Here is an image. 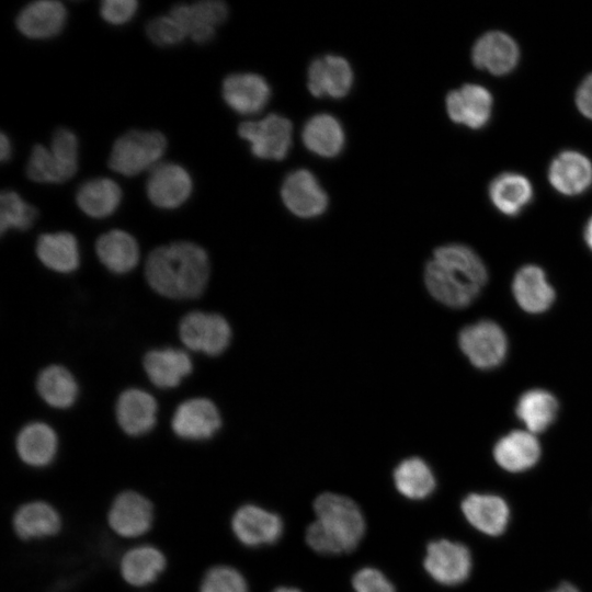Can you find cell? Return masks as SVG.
I'll use <instances>...</instances> for the list:
<instances>
[{
  "mask_svg": "<svg viewBox=\"0 0 592 592\" xmlns=\"http://www.w3.org/2000/svg\"><path fill=\"white\" fill-rule=\"evenodd\" d=\"M167 569L168 557L164 550L147 542L129 546L121 554L117 561V571L122 581L138 590L153 585Z\"/></svg>",
  "mask_w": 592,
  "mask_h": 592,
  "instance_id": "obj_10",
  "label": "cell"
},
{
  "mask_svg": "<svg viewBox=\"0 0 592 592\" xmlns=\"http://www.w3.org/2000/svg\"><path fill=\"white\" fill-rule=\"evenodd\" d=\"M228 5L220 0H201L193 3H178L171 14L183 27L186 36L196 44L213 39L216 29L228 18Z\"/></svg>",
  "mask_w": 592,
  "mask_h": 592,
  "instance_id": "obj_15",
  "label": "cell"
},
{
  "mask_svg": "<svg viewBox=\"0 0 592 592\" xmlns=\"http://www.w3.org/2000/svg\"><path fill=\"white\" fill-rule=\"evenodd\" d=\"M145 189L152 205L160 209H175L190 198L193 180L184 167L163 162L150 170Z\"/></svg>",
  "mask_w": 592,
  "mask_h": 592,
  "instance_id": "obj_13",
  "label": "cell"
},
{
  "mask_svg": "<svg viewBox=\"0 0 592 592\" xmlns=\"http://www.w3.org/2000/svg\"><path fill=\"white\" fill-rule=\"evenodd\" d=\"M179 335L187 349L216 356L228 348L231 329L219 314L192 311L182 318Z\"/></svg>",
  "mask_w": 592,
  "mask_h": 592,
  "instance_id": "obj_9",
  "label": "cell"
},
{
  "mask_svg": "<svg viewBox=\"0 0 592 592\" xmlns=\"http://www.w3.org/2000/svg\"><path fill=\"white\" fill-rule=\"evenodd\" d=\"M106 525L117 537L137 540L151 532L156 521V508L144 492L127 488L118 491L110 501Z\"/></svg>",
  "mask_w": 592,
  "mask_h": 592,
  "instance_id": "obj_5",
  "label": "cell"
},
{
  "mask_svg": "<svg viewBox=\"0 0 592 592\" xmlns=\"http://www.w3.org/2000/svg\"><path fill=\"white\" fill-rule=\"evenodd\" d=\"M38 210L25 202L18 192L2 191L0 194V232L4 235L10 229L27 230L35 223Z\"/></svg>",
  "mask_w": 592,
  "mask_h": 592,
  "instance_id": "obj_38",
  "label": "cell"
},
{
  "mask_svg": "<svg viewBox=\"0 0 592 592\" xmlns=\"http://www.w3.org/2000/svg\"><path fill=\"white\" fill-rule=\"evenodd\" d=\"M515 412L531 433H540L555 421L558 401L544 389H532L519 398Z\"/></svg>",
  "mask_w": 592,
  "mask_h": 592,
  "instance_id": "obj_36",
  "label": "cell"
},
{
  "mask_svg": "<svg viewBox=\"0 0 592 592\" xmlns=\"http://www.w3.org/2000/svg\"><path fill=\"white\" fill-rule=\"evenodd\" d=\"M394 482L399 493L410 500L429 498L436 488L434 473L420 457L401 460L394 470Z\"/></svg>",
  "mask_w": 592,
  "mask_h": 592,
  "instance_id": "obj_32",
  "label": "cell"
},
{
  "mask_svg": "<svg viewBox=\"0 0 592 592\" xmlns=\"http://www.w3.org/2000/svg\"><path fill=\"white\" fill-rule=\"evenodd\" d=\"M493 458L505 471L524 473L539 460L542 448L530 431L515 430L498 440L493 446Z\"/></svg>",
  "mask_w": 592,
  "mask_h": 592,
  "instance_id": "obj_24",
  "label": "cell"
},
{
  "mask_svg": "<svg viewBox=\"0 0 592 592\" xmlns=\"http://www.w3.org/2000/svg\"><path fill=\"white\" fill-rule=\"evenodd\" d=\"M67 9L56 0H38L26 4L15 18L18 31L30 39H49L61 33Z\"/></svg>",
  "mask_w": 592,
  "mask_h": 592,
  "instance_id": "obj_18",
  "label": "cell"
},
{
  "mask_svg": "<svg viewBox=\"0 0 592 592\" xmlns=\"http://www.w3.org/2000/svg\"><path fill=\"white\" fill-rule=\"evenodd\" d=\"M317 520L306 531L308 546L321 555H340L355 549L366 523L360 506L350 498L323 492L314 501Z\"/></svg>",
  "mask_w": 592,
  "mask_h": 592,
  "instance_id": "obj_3",
  "label": "cell"
},
{
  "mask_svg": "<svg viewBox=\"0 0 592 592\" xmlns=\"http://www.w3.org/2000/svg\"><path fill=\"white\" fill-rule=\"evenodd\" d=\"M167 146V138L159 130H129L114 141L109 168L122 175L135 177L155 168Z\"/></svg>",
  "mask_w": 592,
  "mask_h": 592,
  "instance_id": "obj_4",
  "label": "cell"
},
{
  "mask_svg": "<svg viewBox=\"0 0 592 592\" xmlns=\"http://www.w3.org/2000/svg\"><path fill=\"white\" fill-rule=\"evenodd\" d=\"M145 275L158 294L174 299L201 296L209 278L206 251L192 241H174L155 248L146 260Z\"/></svg>",
  "mask_w": 592,
  "mask_h": 592,
  "instance_id": "obj_1",
  "label": "cell"
},
{
  "mask_svg": "<svg viewBox=\"0 0 592 592\" xmlns=\"http://www.w3.org/2000/svg\"><path fill=\"white\" fill-rule=\"evenodd\" d=\"M550 592H580V591L571 582H562L554 591H550Z\"/></svg>",
  "mask_w": 592,
  "mask_h": 592,
  "instance_id": "obj_46",
  "label": "cell"
},
{
  "mask_svg": "<svg viewBox=\"0 0 592 592\" xmlns=\"http://www.w3.org/2000/svg\"><path fill=\"white\" fill-rule=\"evenodd\" d=\"M143 364L150 382L160 388L177 387L193 369L190 356L172 348L147 352Z\"/></svg>",
  "mask_w": 592,
  "mask_h": 592,
  "instance_id": "obj_28",
  "label": "cell"
},
{
  "mask_svg": "<svg viewBox=\"0 0 592 592\" xmlns=\"http://www.w3.org/2000/svg\"><path fill=\"white\" fill-rule=\"evenodd\" d=\"M446 110L451 119L473 129L485 126L492 111L490 92L478 84H465L446 96Z\"/></svg>",
  "mask_w": 592,
  "mask_h": 592,
  "instance_id": "obj_22",
  "label": "cell"
},
{
  "mask_svg": "<svg viewBox=\"0 0 592 592\" xmlns=\"http://www.w3.org/2000/svg\"><path fill=\"white\" fill-rule=\"evenodd\" d=\"M460 510L475 530L488 536L502 535L511 517L508 502L494 493H469L462 500Z\"/></svg>",
  "mask_w": 592,
  "mask_h": 592,
  "instance_id": "obj_16",
  "label": "cell"
},
{
  "mask_svg": "<svg viewBox=\"0 0 592 592\" xmlns=\"http://www.w3.org/2000/svg\"><path fill=\"white\" fill-rule=\"evenodd\" d=\"M423 567L439 584L455 587L470 576L473 557L466 545L441 538L428 544Z\"/></svg>",
  "mask_w": 592,
  "mask_h": 592,
  "instance_id": "obj_6",
  "label": "cell"
},
{
  "mask_svg": "<svg viewBox=\"0 0 592 592\" xmlns=\"http://www.w3.org/2000/svg\"><path fill=\"white\" fill-rule=\"evenodd\" d=\"M512 292L519 306L530 314L546 311L555 300L553 286L536 265H525L516 272Z\"/></svg>",
  "mask_w": 592,
  "mask_h": 592,
  "instance_id": "obj_26",
  "label": "cell"
},
{
  "mask_svg": "<svg viewBox=\"0 0 592 592\" xmlns=\"http://www.w3.org/2000/svg\"><path fill=\"white\" fill-rule=\"evenodd\" d=\"M11 527L14 535L22 542L46 540L61 533L64 516L50 501L30 499L14 509Z\"/></svg>",
  "mask_w": 592,
  "mask_h": 592,
  "instance_id": "obj_8",
  "label": "cell"
},
{
  "mask_svg": "<svg viewBox=\"0 0 592 592\" xmlns=\"http://www.w3.org/2000/svg\"><path fill=\"white\" fill-rule=\"evenodd\" d=\"M352 585L355 592H396L391 581L373 567L358 569L352 578Z\"/></svg>",
  "mask_w": 592,
  "mask_h": 592,
  "instance_id": "obj_42",
  "label": "cell"
},
{
  "mask_svg": "<svg viewBox=\"0 0 592 592\" xmlns=\"http://www.w3.org/2000/svg\"><path fill=\"white\" fill-rule=\"evenodd\" d=\"M273 592H301V591L292 587H278Z\"/></svg>",
  "mask_w": 592,
  "mask_h": 592,
  "instance_id": "obj_48",
  "label": "cell"
},
{
  "mask_svg": "<svg viewBox=\"0 0 592 592\" xmlns=\"http://www.w3.org/2000/svg\"><path fill=\"white\" fill-rule=\"evenodd\" d=\"M123 197L119 185L109 178H94L83 182L76 192V204L87 216L102 219L118 208Z\"/></svg>",
  "mask_w": 592,
  "mask_h": 592,
  "instance_id": "obj_29",
  "label": "cell"
},
{
  "mask_svg": "<svg viewBox=\"0 0 592 592\" xmlns=\"http://www.w3.org/2000/svg\"><path fill=\"white\" fill-rule=\"evenodd\" d=\"M473 62L496 76L512 71L519 60V47L513 38L502 32H489L474 45Z\"/></svg>",
  "mask_w": 592,
  "mask_h": 592,
  "instance_id": "obj_25",
  "label": "cell"
},
{
  "mask_svg": "<svg viewBox=\"0 0 592 592\" xmlns=\"http://www.w3.org/2000/svg\"><path fill=\"white\" fill-rule=\"evenodd\" d=\"M221 426L216 405L207 398H192L178 406L171 420L173 433L185 441L201 442L215 436Z\"/></svg>",
  "mask_w": 592,
  "mask_h": 592,
  "instance_id": "obj_14",
  "label": "cell"
},
{
  "mask_svg": "<svg viewBox=\"0 0 592 592\" xmlns=\"http://www.w3.org/2000/svg\"><path fill=\"white\" fill-rule=\"evenodd\" d=\"M548 179L555 190L561 194H581L592 183V164L580 152L563 151L553 160Z\"/></svg>",
  "mask_w": 592,
  "mask_h": 592,
  "instance_id": "obj_27",
  "label": "cell"
},
{
  "mask_svg": "<svg viewBox=\"0 0 592 592\" xmlns=\"http://www.w3.org/2000/svg\"><path fill=\"white\" fill-rule=\"evenodd\" d=\"M489 196L498 210L508 216H515L531 202L533 187L521 174L503 173L491 182Z\"/></svg>",
  "mask_w": 592,
  "mask_h": 592,
  "instance_id": "obj_34",
  "label": "cell"
},
{
  "mask_svg": "<svg viewBox=\"0 0 592 592\" xmlns=\"http://www.w3.org/2000/svg\"><path fill=\"white\" fill-rule=\"evenodd\" d=\"M238 134L250 144L255 157L281 160L291 147L292 123L281 115L271 114L261 121L240 124Z\"/></svg>",
  "mask_w": 592,
  "mask_h": 592,
  "instance_id": "obj_12",
  "label": "cell"
},
{
  "mask_svg": "<svg viewBox=\"0 0 592 592\" xmlns=\"http://www.w3.org/2000/svg\"><path fill=\"white\" fill-rule=\"evenodd\" d=\"M303 141L314 153L332 158L344 145V133L339 121L329 114L312 116L304 126Z\"/></svg>",
  "mask_w": 592,
  "mask_h": 592,
  "instance_id": "obj_33",
  "label": "cell"
},
{
  "mask_svg": "<svg viewBox=\"0 0 592 592\" xmlns=\"http://www.w3.org/2000/svg\"><path fill=\"white\" fill-rule=\"evenodd\" d=\"M36 255L48 269L69 273L79 266L77 238L68 231L42 234L36 241Z\"/></svg>",
  "mask_w": 592,
  "mask_h": 592,
  "instance_id": "obj_31",
  "label": "cell"
},
{
  "mask_svg": "<svg viewBox=\"0 0 592 592\" xmlns=\"http://www.w3.org/2000/svg\"><path fill=\"white\" fill-rule=\"evenodd\" d=\"M576 103L579 111L592 119V73L580 84L576 94Z\"/></svg>",
  "mask_w": 592,
  "mask_h": 592,
  "instance_id": "obj_44",
  "label": "cell"
},
{
  "mask_svg": "<svg viewBox=\"0 0 592 592\" xmlns=\"http://www.w3.org/2000/svg\"><path fill=\"white\" fill-rule=\"evenodd\" d=\"M95 251L102 264L117 274L132 271L139 260L136 239L122 229H112L101 235L95 242Z\"/></svg>",
  "mask_w": 592,
  "mask_h": 592,
  "instance_id": "obj_30",
  "label": "cell"
},
{
  "mask_svg": "<svg viewBox=\"0 0 592 592\" xmlns=\"http://www.w3.org/2000/svg\"><path fill=\"white\" fill-rule=\"evenodd\" d=\"M230 528L241 545L257 548L276 543L284 525L276 513L254 503H246L232 513Z\"/></svg>",
  "mask_w": 592,
  "mask_h": 592,
  "instance_id": "obj_11",
  "label": "cell"
},
{
  "mask_svg": "<svg viewBox=\"0 0 592 592\" xmlns=\"http://www.w3.org/2000/svg\"><path fill=\"white\" fill-rule=\"evenodd\" d=\"M488 280L487 269L474 250L464 244L435 249L424 270L429 293L452 308L470 305Z\"/></svg>",
  "mask_w": 592,
  "mask_h": 592,
  "instance_id": "obj_2",
  "label": "cell"
},
{
  "mask_svg": "<svg viewBox=\"0 0 592 592\" xmlns=\"http://www.w3.org/2000/svg\"><path fill=\"white\" fill-rule=\"evenodd\" d=\"M36 389L47 405L58 409L71 407L78 396L75 377L60 365L45 367L37 376Z\"/></svg>",
  "mask_w": 592,
  "mask_h": 592,
  "instance_id": "obj_35",
  "label": "cell"
},
{
  "mask_svg": "<svg viewBox=\"0 0 592 592\" xmlns=\"http://www.w3.org/2000/svg\"><path fill=\"white\" fill-rule=\"evenodd\" d=\"M115 415L121 430L133 437L149 433L157 421V401L145 390H124L116 402Z\"/></svg>",
  "mask_w": 592,
  "mask_h": 592,
  "instance_id": "obj_21",
  "label": "cell"
},
{
  "mask_svg": "<svg viewBox=\"0 0 592 592\" xmlns=\"http://www.w3.org/2000/svg\"><path fill=\"white\" fill-rule=\"evenodd\" d=\"M197 592H249L243 573L234 566L216 563L202 574Z\"/></svg>",
  "mask_w": 592,
  "mask_h": 592,
  "instance_id": "obj_39",
  "label": "cell"
},
{
  "mask_svg": "<svg viewBox=\"0 0 592 592\" xmlns=\"http://www.w3.org/2000/svg\"><path fill=\"white\" fill-rule=\"evenodd\" d=\"M281 195L288 210L301 218H312L322 214L328 204L326 192L315 175L305 169L287 175Z\"/></svg>",
  "mask_w": 592,
  "mask_h": 592,
  "instance_id": "obj_17",
  "label": "cell"
},
{
  "mask_svg": "<svg viewBox=\"0 0 592 592\" xmlns=\"http://www.w3.org/2000/svg\"><path fill=\"white\" fill-rule=\"evenodd\" d=\"M138 5L135 0H104L100 4V15L111 25H124L135 16Z\"/></svg>",
  "mask_w": 592,
  "mask_h": 592,
  "instance_id": "obj_43",
  "label": "cell"
},
{
  "mask_svg": "<svg viewBox=\"0 0 592 592\" xmlns=\"http://www.w3.org/2000/svg\"><path fill=\"white\" fill-rule=\"evenodd\" d=\"M221 95L232 111L248 115L258 113L265 106L271 90L263 77L252 72H238L224 79Z\"/></svg>",
  "mask_w": 592,
  "mask_h": 592,
  "instance_id": "obj_19",
  "label": "cell"
},
{
  "mask_svg": "<svg viewBox=\"0 0 592 592\" xmlns=\"http://www.w3.org/2000/svg\"><path fill=\"white\" fill-rule=\"evenodd\" d=\"M49 149L62 163L72 168L79 167V140L69 128L60 127L53 133Z\"/></svg>",
  "mask_w": 592,
  "mask_h": 592,
  "instance_id": "obj_41",
  "label": "cell"
},
{
  "mask_svg": "<svg viewBox=\"0 0 592 592\" xmlns=\"http://www.w3.org/2000/svg\"><path fill=\"white\" fill-rule=\"evenodd\" d=\"M584 240L589 249L592 251V217L588 220L584 228Z\"/></svg>",
  "mask_w": 592,
  "mask_h": 592,
  "instance_id": "obj_47",
  "label": "cell"
},
{
  "mask_svg": "<svg viewBox=\"0 0 592 592\" xmlns=\"http://www.w3.org/2000/svg\"><path fill=\"white\" fill-rule=\"evenodd\" d=\"M350 64L340 56L327 55L314 60L308 69V89L315 96H345L352 87Z\"/></svg>",
  "mask_w": 592,
  "mask_h": 592,
  "instance_id": "obj_23",
  "label": "cell"
},
{
  "mask_svg": "<svg viewBox=\"0 0 592 592\" xmlns=\"http://www.w3.org/2000/svg\"><path fill=\"white\" fill-rule=\"evenodd\" d=\"M145 31L149 41L160 47L175 46L187 37L181 24L171 14L149 20Z\"/></svg>",
  "mask_w": 592,
  "mask_h": 592,
  "instance_id": "obj_40",
  "label": "cell"
},
{
  "mask_svg": "<svg viewBox=\"0 0 592 592\" xmlns=\"http://www.w3.org/2000/svg\"><path fill=\"white\" fill-rule=\"evenodd\" d=\"M15 452L25 466L44 469L50 466L57 456L58 436L47 423H27L15 437Z\"/></svg>",
  "mask_w": 592,
  "mask_h": 592,
  "instance_id": "obj_20",
  "label": "cell"
},
{
  "mask_svg": "<svg viewBox=\"0 0 592 592\" xmlns=\"http://www.w3.org/2000/svg\"><path fill=\"white\" fill-rule=\"evenodd\" d=\"M12 146L10 138L4 132H1L0 136V159L2 162L8 161L11 158Z\"/></svg>",
  "mask_w": 592,
  "mask_h": 592,
  "instance_id": "obj_45",
  "label": "cell"
},
{
  "mask_svg": "<svg viewBox=\"0 0 592 592\" xmlns=\"http://www.w3.org/2000/svg\"><path fill=\"white\" fill-rule=\"evenodd\" d=\"M458 343L470 363L480 369L499 366L508 352L505 333L490 320H481L465 327L459 332Z\"/></svg>",
  "mask_w": 592,
  "mask_h": 592,
  "instance_id": "obj_7",
  "label": "cell"
},
{
  "mask_svg": "<svg viewBox=\"0 0 592 592\" xmlns=\"http://www.w3.org/2000/svg\"><path fill=\"white\" fill-rule=\"evenodd\" d=\"M26 177L36 183H64L78 171L58 160L49 148L34 145L26 162Z\"/></svg>",
  "mask_w": 592,
  "mask_h": 592,
  "instance_id": "obj_37",
  "label": "cell"
}]
</instances>
